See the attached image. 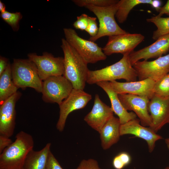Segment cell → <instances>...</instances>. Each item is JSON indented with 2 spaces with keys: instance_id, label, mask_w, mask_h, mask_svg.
I'll return each instance as SVG.
<instances>
[{
  "instance_id": "1",
  "label": "cell",
  "mask_w": 169,
  "mask_h": 169,
  "mask_svg": "<svg viewBox=\"0 0 169 169\" xmlns=\"http://www.w3.org/2000/svg\"><path fill=\"white\" fill-rule=\"evenodd\" d=\"M64 54L63 75L72 84L73 89L84 90L89 70L88 64L65 39H61Z\"/></svg>"
},
{
  "instance_id": "35",
  "label": "cell",
  "mask_w": 169,
  "mask_h": 169,
  "mask_svg": "<svg viewBox=\"0 0 169 169\" xmlns=\"http://www.w3.org/2000/svg\"><path fill=\"white\" fill-rule=\"evenodd\" d=\"M159 14L157 16L161 17L166 14L169 16V0L167 1L166 4L162 7H161L158 11Z\"/></svg>"
},
{
  "instance_id": "16",
  "label": "cell",
  "mask_w": 169,
  "mask_h": 169,
  "mask_svg": "<svg viewBox=\"0 0 169 169\" xmlns=\"http://www.w3.org/2000/svg\"><path fill=\"white\" fill-rule=\"evenodd\" d=\"M110 82L118 94H133L145 97L150 100L154 95L153 89L155 82L149 79L131 82L113 81Z\"/></svg>"
},
{
  "instance_id": "37",
  "label": "cell",
  "mask_w": 169,
  "mask_h": 169,
  "mask_svg": "<svg viewBox=\"0 0 169 169\" xmlns=\"http://www.w3.org/2000/svg\"><path fill=\"white\" fill-rule=\"evenodd\" d=\"M6 7L4 4L1 0L0 1V11L1 13H3L5 11Z\"/></svg>"
},
{
  "instance_id": "31",
  "label": "cell",
  "mask_w": 169,
  "mask_h": 169,
  "mask_svg": "<svg viewBox=\"0 0 169 169\" xmlns=\"http://www.w3.org/2000/svg\"><path fill=\"white\" fill-rule=\"evenodd\" d=\"M95 17L89 16L88 26L85 30L90 36V37H94L97 34L99 28Z\"/></svg>"
},
{
  "instance_id": "29",
  "label": "cell",
  "mask_w": 169,
  "mask_h": 169,
  "mask_svg": "<svg viewBox=\"0 0 169 169\" xmlns=\"http://www.w3.org/2000/svg\"><path fill=\"white\" fill-rule=\"evenodd\" d=\"M89 16L83 13L77 17V20L73 23L74 27L77 29L85 30L88 25Z\"/></svg>"
},
{
  "instance_id": "18",
  "label": "cell",
  "mask_w": 169,
  "mask_h": 169,
  "mask_svg": "<svg viewBox=\"0 0 169 169\" xmlns=\"http://www.w3.org/2000/svg\"><path fill=\"white\" fill-rule=\"evenodd\" d=\"M169 51V33L159 37L154 43L139 50L133 51L129 55L132 65L141 59L157 58Z\"/></svg>"
},
{
  "instance_id": "28",
  "label": "cell",
  "mask_w": 169,
  "mask_h": 169,
  "mask_svg": "<svg viewBox=\"0 0 169 169\" xmlns=\"http://www.w3.org/2000/svg\"><path fill=\"white\" fill-rule=\"evenodd\" d=\"M131 160V157L128 153L122 152L114 157L112 164L115 169H123L130 163Z\"/></svg>"
},
{
  "instance_id": "21",
  "label": "cell",
  "mask_w": 169,
  "mask_h": 169,
  "mask_svg": "<svg viewBox=\"0 0 169 169\" xmlns=\"http://www.w3.org/2000/svg\"><path fill=\"white\" fill-rule=\"evenodd\" d=\"M51 146V143H48L40 151L30 150L26 156L23 169H46Z\"/></svg>"
},
{
  "instance_id": "15",
  "label": "cell",
  "mask_w": 169,
  "mask_h": 169,
  "mask_svg": "<svg viewBox=\"0 0 169 169\" xmlns=\"http://www.w3.org/2000/svg\"><path fill=\"white\" fill-rule=\"evenodd\" d=\"M140 123L139 119L136 118L121 124L120 135L131 134L143 139L146 141L149 151L151 153L155 148L156 141L162 139L163 137L149 127L143 126Z\"/></svg>"
},
{
  "instance_id": "5",
  "label": "cell",
  "mask_w": 169,
  "mask_h": 169,
  "mask_svg": "<svg viewBox=\"0 0 169 169\" xmlns=\"http://www.w3.org/2000/svg\"><path fill=\"white\" fill-rule=\"evenodd\" d=\"M118 3L103 7L91 5L85 7L96 16L99 23L97 35L94 37H90L89 40L94 42L104 36L109 37L127 33L119 26L115 19L118 7Z\"/></svg>"
},
{
  "instance_id": "19",
  "label": "cell",
  "mask_w": 169,
  "mask_h": 169,
  "mask_svg": "<svg viewBox=\"0 0 169 169\" xmlns=\"http://www.w3.org/2000/svg\"><path fill=\"white\" fill-rule=\"evenodd\" d=\"M96 84L102 88L108 95L113 112L118 117L121 124L136 118L134 112H128L123 106L118 96V94L112 87L110 82L101 81Z\"/></svg>"
},
{
  "instance_id": "25",
  "label": "cell",
  "mask_w": 169,
  "mask_h": 169,
  "mask_svg": "<svg viewBox=\"0 0 169 169\" xmlns=\"http://www.w3.org/2000/svg\"><path fill=\"white\" fill-rule=\"evenodd\" d=\"M154 95L164 98H169V75L167 74L155 82Z\"/></svg>"
},
{
  "instance_id": "8",
  "label": "cell",
  "mask_w": 169,
  "mask_h": 169,
  "mask_svg": "<svg viewBox=\"0 0 169 169\" xmlns=\"http://www.w3.org/2000/svg\"><path fill=\"white\" fill-rule=\"evenodd\" d=\"M28 56V59L36 65L39 76L42 80L51 76L63 75L64 58L54 57L52 54L46 52L41 56L35 53H29Z\"/></svg>"
},
{
  "instance_id": "22",
  "label": "cell",
  "mask_w": 169,
  "mask_h": 169,
  "mask_svg": "<svg viewBox=\"0 0 169 169\" xmlns=\"http://www.w3.org/2000/svg\"><path fill=\"white\" fill-rule=\"evenodd\" d=\"M18 89L13 80L11 65L9 62L5 70L0 75V104L16 93Z\"/></svg>"
},
{
  "instance_id": "27",
  "label": "cell",
  "mask_w": 169,
  "mask_h": 169,
  "mask_svg": "<svg viewBox=\"0 0 169 169\" xmlns=\"http://www.w3.org/2000/svg\"><path fill=\"white\" fill-rule=\"evenodd\" d=\"M117 0H73L72 1L80 7L91 5L99 7L107 6L117 3Z\"/></svg>"
},
{
  "instance_id": "4",
  "label": "cell",
  "mask_w": 169,
  "mask_h": 169,
  "mask_svg": "<svg viewBox=\"0 0 169 169\" xmlns=\"http://www.w3.org/2000/svg\"><path fill=\"white\" fill-rule=\"evenodd\" d=\"M11 71L13 80L18 88L30 87L42 93L43 82L36 65L29 59H14Z\"/></svg>"
},
{
  "instance_id": "39",
  "label": "cell",
  "mask_w": 169,
  "mask_h": 169,
  "mask_svg": "<svg viewBox=\"0 0 169 169\" xmlns=\"http://www.w3.org/2000/svg\"><path fill=\"white\" fill-rule=\"evenodd\" d=\"M164 169H169V166L166 167Z\"/></svg>"
},
{
  "instance_id": "17",
  "label": "cell",
  "mask_w": 169,
  "mask_h": 169,
  "mask_svg": "<svg viewBox=\"0 0 169 169\" xmlns=\"http://www.w3.org/2000/svg\"><path fill=\"white\" fill-rule=\"evenodd\" d=\"M113 113L111 107L104 103L99 95L96 94L92 108L84 117V120L99 133L105 124L113 116Z\"/></svg>"
},
{
  "instance_id": "26",
  "label": "cell",
  "mask_w": 169,
  "mask_h": 169,
  "mask_svg": "<svg viewBox=\"0 0 169 169\" xmlns=\"http://www.w3.org/2000/svg\"><path fill=\"white\" fill-rule=\"evenodd\" d=\"M2 19L10 25L14 31H17L19 28V22L22 18L19 12L10 13L6 11L1 13Z\"/></svg>"
},
{
  "instance_id": "20",
  "label": "cell",
  "mask_w": 169,
  "mask_h": 169,
  "mask_svg": "<svg viewBox=\"0 0 169 169\" xmlns=\"http://www.w3.org/2000/svg\"><path fill=\"white\" fill-rule=\"evenodd\" d=\"M121 125L118 118L113 116L106 122L99 132L102 148H110L119 140Z\"/></svg>"
},
{
  "instance_id": "24",
  "label": "cell",
  "mask_w": 169,
  "mask_h": 169,
  "mask_svg": "<svg viewBox=\"0 0 169 169\" xmlns=\"http://www.w3.org/2000/svg\"><path fill=\"white\" fill-rule=\"evenodd\" d=\"M148 22L154 24L157 29L153 33L152 38L156 40L160 37L169 33V17L163 18L157 16L147 18Z\"/></svg>"
},
{
  "instance_id": "11",
  "label": "cell",
  "mask_w": 169,
  "mask_h": 169,
  "mask_svg": "<svg viewBox=\"0 0 169 169\" xmlns=\"http://www.w3.org/2000/svg\"><path fill=\"white\" fill-rule=\"evenodd\" d=\"M144 38V36L141 34L128 32L110 36L107 44L102 49L106 56L115 53H120L123 55L130 54Z\"/></svg>"
},
{
  "instance_id": "2",
  "label": "cell",
  "mask_w": 169,
  "mask_h": 169,
  "mask_svg": "<svg viewBox=\"0 0 169 169\" xmlns=\"http://www.w3.org/2000/svg\"><path fill=\"white\" fill-rule=\"evenodd\" d=\"M34 141L30 134L21 131L15 140L0 155V169H23L29 152L33 149Z\"/></svg>"
},
{
  "instance_id": "7",
  "label": "cell",
  "mask_w": 169,
  "mask_h": 169,
  "mask_svg": "<svg viewBox=\"0 0 169 169\" xmlns=\"http://www.w3.org/2000/svg\"><path fill=\"white\" fill-rule=\"evenodd\" d=\"M73 89L72 84L63 75L51 76L43 82L42 98L46 102L55 103L59 105Z\"/></svg>"
},
{
  "instance_id": "13",
  "label": "cell",
  "mask_w": 169,
  "mask_h": 169,
  "mask_svg": "<svg viewBox=\"0 0 169 169\" xmlns=\"http://www.w3.org/2000/svg\"><path fill=\"white\" fill-rule=\"evenodd\" d=\"M148 110L151 120L149 127L156 133L166 124H169V98L154 95L150 100Z\"/></svg>"
},
{
  "instance_id": "34",
  "label": "cell",
  "mask_w": 169,
  "mask_h": 169,
  "mask_svg": "<svg viewBox=\"0 0 169 169\" xmlns=\"http://www.w3.org/2000/svg\"><path fill=\"white\" fill-rule=\"evenodd\" d=\"M9 62L8 59L1 56L0 57V75L5 70Z\"/></svg>"
},
{
  "instance_id": "14",
  "label": "cell",
  "mask_w": 169,
  "mask_h": 169,
  "mask_svg": "<svg viewBox=\"0 0 169 169\" xmlns=\"http://www.w3.org/2000/svg\"><path fill=\"white\" fill-rule=\"evenodd\" d=\"M21 95L17 91L1 104L0 135L9 138L13 135L15 125V106Z\"/></svg>"
},
{
  "instance_id": "12",
  "label": "cell",
  "mask_w": 169,
  "mask_h": 169,
  "mask_svg": "<svg viewBox=\"0 0 169 169\" xmlns=\"http://www.w3.org/2000/svg\"><path fill=\"white\" fill-rule=\"evenodd\" d=\"M119 98L127 110H132L139 118L141 124L149 127L151 120L148 110L150 100L147 98L129 94H118Z\"/></svg>"
},
{
  "instance_id": "9",
  "label": "cell",
  "mask_w": 169,
  "mask_h": 169,
  "mask_svg": "<svg viewBox=\"0 0 169 169\" xmlns=\"http://www.w3.org/2000/svg\"><path fill=\"white\" fill-rule=\"evenodd\" d=\"M132 66L139 80L149 79L156 81L169 73V54L151 61H139Z\"/></svg>"
},
{
  "instance_id": "36",
  "label": "cell",
  "mask_w": 169,
  "mask_h": 169,
  "mask_svg": "<svg viewBox=\"0 0 169 169\" xmlns=\"http://www.w3.org/2000/svg\"><path fill=\"white\" fill-rule=\"evenodd\" d=\"M161 2L159 0H153V1L151 4L152 7L155 8L156 10L158 11L160 8L161 7Z\"/></svg>"
},
{
  "instance_id": "40",
  "label": "cell",
  "mask_w": 169,
  "mask_h": 169,
  "mask_svg": "<svg viewBox=\"0 0 169 169\" xmlns=\"http://www.w3.org/2000/svg\"><path fill=\"white\" fill-rule=\"evenodd\" d=\"M168 74V75H169V74Z\"/></svg>"
},
{
  "instance_id": "30",
  "label": "cell",
  "mask_w": 169,
  "mask_h": 169,
  "mask_svg": "<svg viewBox=\"0 0 169 169\" xmlns=\"http://www.w3.org/2000/svg\"><path fill=\"white\" fill-rule=\"evenodd\" d=\"M76 169H103L100 168L98 162L93 159H84Z\"/></svg>"
},
{
  "instance_id": "6",
  "label": "cell",
  "mask_w": 169,
  "mask_h": 169,
  "mask_svg": "<svg viewBox=\"0 0 169 169\" xmlns=\"http://www.w3.org/2000/svg\"><path fill=\"white\" fill-rule=\"evenodd\" d=\"M63 30L65 39L88 64L106 59L102 49L94 42L81 38L73 28H65Z\"/></svg>"
},
{
  "instance_id": "33",
  "label": "cell",
  "mask_w": 169,
  "mask_h": 169,
  "mask_svg": "<svg viewBox=\"0 0 169 169\" xmlns=\"http://www.w3.org/2000/svg\"><path fill=\"white\" fill-rule=\"evenodd\" d=\"M13 142L12 141L9 137L0 135V153H1L5 149L9 146Z\"/></svg>"
},
{
  "instance_id": "38",
  "label": "cell",
  "mask_w": 169,
  "mask_h": 169,
  "mask_svg": "<svg viewBox=\"0 0 169 169\" xmlns=\"http://www.w3.org/2000/svg\"><path fill=\"white\" fill-rule=\"evenodd\" d=\"M165 142L169 150V137L166 138L165 139Z\"/></svg>"
},
{
  "instance_id": "3",
  "label": "cell",
  "mask_w": 169,
  "mask_h": 169,
  "mask_svg": "<svg viewBox=\"0 0 169 169\" xmlns=\"http://www.w3.org/2000/svg\"><path fill=\"white\" fill-rule=\"evenodd\" d=\"M129 55L123 54L119 61L103 68L89 70L86 83L92 84L101 81L110 82L120 79H125L127 82L136 81L137 74L131 63Z\"/></svg>"
},
{
  "instance_id": "32",
  "label": "cell",
  "mask_w": 169,
  "mask_h": 169,
  "mask_svg": "<svg viewBox=\"0 0 169 169\" xmlns=\"http://www.w3.org/2000/svg\"><path fill=\"white\" fill-rule=\"evenodd\" d=\"M46 169H63L51 151L49 155Z\"/></svg>"
},
{
  "instance_id": "10",
  "label": "cell",
  "mask_w": 169,
  "mask_h": 169,
  "mask_svg": "<svg viewBox=\"0 0 169 169\" xmlns=\"http://www.w3.org/2000/svg\"><path fill=\"white\" fill-rule=\"evenodd\" d=\"M92 98V95L83 90L73 89L69 96L59 105V117L56 125L57 129L62 131L69 114L74 111L84 108Z\"/></svg>"
},
{
  "instance_id": "23",
  "label": "cell",
  "mask_w": 169,
  "mask_h": 169,
  "mask_svg": "<svg viewBox=\"0 0 169 169\" xmlns=\"http://www.w3.org/2000/svg\"><path fill=\"white\" fill-rule=\"evenodd\" d=\"M153 0H120L118 2V7L115 16L118 22L123 23L126 20L131 11L135 6L141 4L151 5Z\"/></svg>"
}]
</instances>
